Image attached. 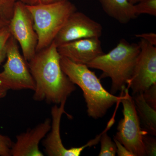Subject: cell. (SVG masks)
<instances>
[{
  "instance_id": "4316f807",
  "label": "cell",
  "mask_w": 156,
  "mask_h": 156,
  "mask_svg": "<svg viewBox=\"0 0 156 156\" xmlns=\"http://www.w3.org/2000/svg\"><path fill=\"white\" fill-rule=\"evenodd\" d=\"M8 23L5 20L0 18V30L3 27L8 25Z\"/></svg>"
},
{
  "instance_id": "44dd1931",
  "label": "cell",
  "mask_w": 156,
  "mask_h": 156,
  "mask_svg": "<svg viewBox=\"0 0 156 156\" xmlns=\"http://www.w3.org/2000/svg\"><path fill=\"white\" fill-rule=\"evenodd\" d=\"M13 142L7 136L0 134V156H11Z\"/></svg>"
},
{
  "instance_id": "52a82bcc",
  "label": "cell",
  "mask_w": 156,
  "mask_h": 156,
  "mask_svg": "<svg viewBox=\"0 0 156 156\" xmlns=\"http://www.w3.org/2000/svg\"><path fill=\"white\" fill-rule=\"evenodd\" d=\"M8 26L11 35L20 46L24 59L28 62L37 53L38 37L34 28L32 17L27 5L16 1Z\"/></svg>"
},
{
  "instance_id": "ffe728a7",
  "label": "cell",
  "mask_w": 156,
  "mask_h": 156,
  "mask_svg": "<svg viewBox=\"0 0 156 156\" xmlns=\"http://www.w3.org/2000/svg\"><path fill=\"white\" fill-rule=\"evenodd\" d=\"M144 98L146 103L156 110V84H154L143 92Z\"/></svg>"
},
{
  "instance_id": "7402d4cb",
  "label": "cell",
  "mask_w": 156,
  "mask_h": 156,
  "mask_svg": "<svg viewBox=\"0 0 156 156\" xmlns=\"http://www.w3.org/2000/svg\"><path fill=\"white\" fill-rule=\"evenodd\" d=\"M135 36L140 39L144 40L151 45L156 46V34L155 33H144L137 34L135 35Z\"/></svg>"
},
{
  "instance_id": "83f0119b",
  "label": "cell",
  "mask_w": 156,
  "mask_h": 156,
  "mask_svg": "<svg viewBox=\"0 0 156 156\" xmlns=\"http://www.w3.org/2000/svg\"><path fill=\"white\" fill-rule=\"evenodd\" d=\"M129 1L132 5H135V4L138 2L140 0H129Z\"/></svg>"
},
{
  "instance_id": "ba28073f",
  "label": "cell",
  "mask_w": 156,
  "mask_h": 156,
  "mask_svg": "<svg viewBox=\"0 0 156 156\" xmlns=\"http://www.w3.org/2000/svg\"><path fill=\"white\" fill-rule=\"evenodd\" d=\"M138 44L140 52L127 84L133 95L143 93L156 84V47L143 39H140Z\"/></svg>"
},
{
  "instance_id": "2e32d148",
  "label": "cell",
  "mask_w": 156,
  "mask_h": 156,
  "mask_svg": "<svg viewBox=\"0 0 156 156\" xmlns=\"http://www.w3.org/2000/svg\"><path fill=\"white\" fill-rule=\"evenodd\" d=\"M136 16L142 14L156 16V0H140L134 5Z\"/></svg>"
},
{
  "instance_id": "30bf717a",
  "label": "cell",
  "mask_w": 156,
  "mask_h": 156,
  "mask_svg": "<svg viewBox=\"0 0 156 156\" xmlns=\"http://www.w3.org/2000/svg\"><path fill=\"white\" fill-rule=\"evenodd\" d=\"M66 100H63L60 104V106L55 105L51 108L52 122L51 131L47 135L43 142L45 152L49 156H79L86 147H90L98 143V139L95 137L88 143L81 147L66 149L62 142L60 134V122L63 114L68 115L65 111Z\"/></svg>"
},
{
  "instance_id": "5b68a950",
  "label": "cell",
  "mask_w": 156,
  "mask_h": 156,
  "mask_svg": "<svg viewBox=\"0 0 156 156\" xmlns=\"http://www.w3.org/2000/svg\"><path fill=\"white\" fill-rule=\"evenodd\" d=\"M121 92L123 118L119 122L114 137L134 156H146L142 139L143 134H146L140 127L133 97L129 94L128 87H125Z\"/></svg>"
},
{
  "instance_id": "4fadbf2b",
  "label": "cell",
  "mask_w": 156,
  "mask_h": 156,
  "mask_svg": "<svg viewBox=\"0 0 156 156\" xmlns=\"http://www.w3.org/2000/svg\"><path fill=\"white\" fill-rule=\"evenodd\" d=\"M99 2L105 12L120 23H128L137 17L134 5L129 0H99Z\"/></svg>"
},
{
  "instance_id": "9a60e30c",
  "label": "cell",
  "mask_w": 156,
  "mask_h": 156,
  "mask_svg": "<svg viewBox=\"0 0 156 156\" xmlns=\"http://www.w3.org/2000/svg\"><path fill=\"white\" fill-rule=\"evenodd\" d=\"M114 119L109 122L105 130L102 132L100 139L101 150L99 156H115L116 154L117 147L115 142L112 141L111 138L107 134V131L113 124Z\"/></svg>"
},
{
  "instance_id": "7a4b0ae2",
  "label": "cell",
  "mask_w": 156,
  "mask_h": 156,
  "mask_svg": "<svg viewBox=\"0 0 156 156\" xmlns=\"http://www.w3.org/2000/svg\"><path fill=\"white\" fill-rule=\"evenodd\" d=\"M60 63L63 72L83 91L89 117L95 119L102 118L109 109L120 101L121 95L115 96L106 91L100 79L86 65L78 64L61 56Z\"/></svg>"
},
{
  "instance_id": "277c9868",
  "label": "cell",
  "mask_w": 156,
  "mask_h": 156,
  "mask_svg": "<svg viewBox=\"0 0 156 156\" xmlns=\"http://www.w3.org/2000/svg\"><path fill=\"white\" fill-rule=\"evenodd\" d=\"M38 37L37 52L53 43L68 18L76 8L68 0L48 5H27Z\"/></svg>"
},
{
  "instance_id": "5bb4252c",
  "label": "cell",
  "mask_w": 156,
  "mask_h": 156,
  "mask_svg": "<svg viewBox=\"0 0 156 156\" xmlns=\"http://www.w3.org/2000/svg\"><path fill=\"white\" fill-rule=\"evenodd\" d=\"M132 97L142 131L146 134L155 136L156 110L146 103L142 93L135 94Z\"/></svg>"
},
{
  "instance_id": "603a6c76",
  "label": "cell",
  "mask_w": 156,
  "mask_h": 156,
  "mask_svg": "<svg viewBox=\"0 0 156 156\" xmlns=\"http://www.w3.org/2000/svg\"><path fill=\"white\" fill-rule=\"evenodd\" d=\"M114 140L117 147V152L119 156H134L133 154L127 149L121 143L114 137Z\"/></svg>"
},
{
  "instance_id": "3957f363",
  "label": "cell",
  "mask_w": 156,
  "mask_h": 156,
  "mask_svg": "<svg viewBox=\"0 0 156 156\" xmlns=\"http://www.w3.org/2000/svg\"><path fill=\"white\" fill-rule=\"evenodd\" d=\"M140 52L138 44L125 39L110 52L98 56L87 65L89 68L102 71L100 79H111V93L115 94L126 87L132 75Z\"/></svg>"
},
{
  "instance_id": "e0dca14e",
  "label": "cell",
  "mask_w": 156,
  "mask_h": 156,
  "mask_svg": "<svg viewBox=\"0 0 156 156\" xmlns=\"http://www.w3.org/2000/svg\"><path fill=\"white\" fill-rule=\"evenodd\" d=\"M15 0H0V18L9 23L14 12Z\"/></svg>"
},
{
  "instance_id": "d6986e66",
  "label": "cell",
  "mask_w": 156,
  "mask_h": 156,
  "mask_svg": "<svg viewBox=\"0 0 156 156\" xmlns=\"http://www.w3.org/2000/svg\"><path fill=\"white\" fill-rule=\"evenodd\" d=\"M142 142L146 155L148 156L156 155V139L155 137L144 134L142 136Z\"/></svg>"
},
{
  "instance_id": "cb8c5ba5",
  "label": "cell",
  "mask_w": 156,
  "mask_h": 156,
  "mask_svg": "<svg viewBox=\"0 0 156 156\" xmlns=\"http://www.w3.org/2000/svg\"><path fill=\"white\" fill-rule=\"evenodd\" d=\"M62 1L64 0H35V5H48Z\"/></svg>"
},
{
  "instance_id": "484cf974",
  "label": "cell",
  "mask_w": 156,
  "mask_h": 156,
  "mask_svg": "<svg viewBox=\"0 0 156 156\" xmlns=\"http://www.w3.org/2000/svg\"><path fill=\"white\" fill-rule=\"evenodd\" d=\"M20 1L27 5H34L35 4V0H15Z\"/></svg>"
},
{
  "instance_id": "7c38bea8",
  "label": "cell",
  "mask_w": 156,
  "mask_h": 156,
  "mask_svg": "<svg viewBox=\"0 0 156 156\" xmlns=\"http://www.w3.org/2000/svg\"><path fill=\"white\" fill-rule=\"evenodd\" d=\"M51 128V120L47 119L33 129L17 135L16 142L11 147V156H44L39 149V144Z\"/></svg>"
},
{
  "instance_id": "ac0fdd59",
  "label": "cell",
  "mask_w": 156,
  "mask_h": 156,
  "mask_svg": "<svg viewBox=\"0 0 156 156\" xmlns=\"http://www.w3.org/2000/svg\"><path fill=\"white\" fill-rule=\"evenodd\" d=\"M11 36L8 25L0 30V65L6 58L7 44Z\"/></svg>"
},
{
  "instance_id": "8fae6325",
  "label": "cell",
  "mask_w": 156,
  "mask_h": 156,
  "mask_svg": "<svg viewBox=\"0 0 156 156\" xmlns=\"http://www.w3.org/2000/svg\"><path fill=\"white\" fill-rule=\"evenodd\" d=\"M57 47L61 56L78 64L86 65L104 53L99 38L80 39Z\"/></svg>"
},
{
  "instance_id": "8992f818",
  "label": "cell",
  "mask_w": 156,
  "mask_h": 156,
  "mask_svg": "<svg viewBox=\"0 0 156 156\" xmlns=\"http://www.w3.org/2000/svg\"><path fill=\"white\" fill-rule=\"evenodd\" d=\"M7 61L0 72V83L8 90H34L35 83L18 44L11 35L7 48Z\"/></svg>"
},
{
  "instance_id": "9c48e42d",
  "label": "cell",
  "mask_w": 156,
  "mask_h": 156,
  "mask_svg": "<svg viewBox=\"0 0 156 156\" xmlns=\"http://www.w3.org/2000/svg\"><path fill=\"white\" fill-rule=\"evenodd\" d=\"M102 26L83 12L76 11L71 14L54 39L57 47L73 41L88 38H100Z\"/></svg>"
},
{
  "instance_id": "d4e9b609",
  "label": "cell",
  "mask_w": 156,
  "mask_h": 156,
  "mask_svg": "<svg viewBox=\"0 0 156 156\" xmlns=\"http://www.w3.org/2000/svg\"><path fill=\"white\" fill-rule=\"evenodd\" d=\"M8 90L0 83V99L5 97L7 94Z\"/></svg>"
},
{
  "instance_id": "6da1fadb",
  "label": "cell",
  "mask_w": 156,
  "mask_h": 156,
  "mask_svg": "<svg viewBox=\"0 0 156 156\" xmlns=\"http://www.w3.org/2000/svg\"><path fill=\"white\" fill-rule=\"evenodd\" d=\"M60 58L57 46L53 42L37 52L27 62L35 83L34 100L60 104L76 90L75 85L62 69Z\"/></svg>"
}]
</instances>
